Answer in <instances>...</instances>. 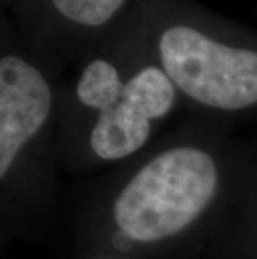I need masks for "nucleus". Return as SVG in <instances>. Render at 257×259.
<instances>
[{"label":"nucleus","mask_w":257,"mask_h":259,"mask_svg":"<svg viewBox=\"0 0 257 259\" xmlns=\"http://www.w3.org/2000/svg\"><path fill=\"white\" fill-rule=\"evenodd\" d=\"M216 187L214 159L200 149L176 147L130 179L114 204V218L132 241H161L187 228L207 207Z\"/></svg>","instance_id":"nucleus-1"},{"label":"nucleus","mask_w":257,"mask_h":259,"mask_svg":"<svg viewBox=\"0 0 257 259\" xmlns=\"http://www.w3.org/2000/svg\"><path fill=\"white\" fill-rule=\"evenodd\" d=\"M129 236L120 231V233L114 236V246H117L119 249H129Z\"/></svg>","instance_id":"nucleus-7"},{"label":"nucleus","mask_w":257,"mask_h":259,"mask_svg":"<svg viewBox=\"0 0 257 259\" xmlns=\"http://www.w3.org/2000/svg\"><path fill=\"white\" fill-rule=\"evenodd\" d=\"M176 85L162 69L145 67L124 84L119 101L106 111L90 132V147L100 159L130 156L149 139L150 122L171 112Z\"/></svg>","instance_id":"nucleus-3"},{"label":"nucleus","mask_w":257,"mask_h":259,"mask_svg":"<svg viewBox=\"0 0 257 259\" xmlns=\"http://www.w3.org/2000/svg\"><path fill=\"white\" fill-rule=\"evenodd\" d=\"M125 82L120 80L117 69L104 59H95L87 64L77 84V99L84 106L106 111L119 101Z\"/></svg>","instance_id":"nucleus-5"},{"label":"nucleus","mask_w":257,"mask_h":259,"mask_svg":"<svg viewBox=\"0 0 257 259\" xmlns=\"http://www.w3.org/2000/svg\"><path fill=\"white\" fill-rule=\"evenodd\" d=\"M162 70L195 102L221 111L257 104V52L226 46L189 25H172L159 38Z\"/></svg>","instance_id":"nucleus-2"},{"label":"nucleus","mask_w":257,"mask_h":259,"mask_svg":"<svg viewBox=\"0 0 257 259\" xmlns=\"http://www.w3.org/2000/svg\"><path fill=\"white\" fill-rule=\"evenodd\" d=\"M59 15L84 27H100L116 15L125 0H50Z\"/></svg>","instance_id":"nucleus-6"},{"label":"nucleus","mask_w":257,"mask_h":259,"mask_svg":"<svg viewBox=\"0 0 257 259\" xmlns=\"http://www.w3.org/2000/svg\"><path fill=\"white\" fill-rule=\"evenodd\" d=\"M52 92L45 77L17 56L0 60V176L7 174L20 149L45 124Z\"/></svg>","instance_id":"nucleus-4"}]
</instances>
